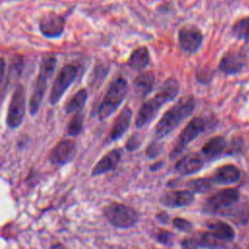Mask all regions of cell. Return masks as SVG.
I'll list each match as a JSON object with an SVG mask.
<instances>
[{
  "label": "cell",
  "instance_id": "6da1fadb",
  "mask_svg": "<svg viewBox=\"0 0 249 249\" xmlns=\"http://www.w3.org/2000/svg\"><path fill=\"white\" fill-rule=\"evenodd\" d=\"M180 84L174 78L166 79L163 84L160 87L157 93L150 99H148L140 107L136 118L135 126L136 128H141L157 116L162 105L167 102L172 101L179 93Z\"/></svg>",
  "mask_w": 249,
  "mask_h": 249
},
{
  "label": "cell",
  "instance_id": "7a4b0ae2",
  "mask_svg": "<svg viewBox=\"0 0 249 249\" xmlns=\"http://www.w3.org/2000/svg\"><path fill=\"white\" fill-rule=\"evenodd\" d=\"M196 109V99L193 95H186L175 102L161 116L155 127L156 140L162 139L173 131L184 120L189 118Z\"/></svg>",
  "mask_w": 249,
  "mask_h": 249
},
{
  "label": "cell",
  "instance_id": "3957f363",
  "mask_svg": "<svg viewBox=\"0 0 249 249\" xmlns=\"http://www.w3.org/2000/svg\"><path fill=\"white\" fill-rule=\"evenodd\" d=\"M128 90L127 81L123 77L115 78L109 85L97 109L99 121H104L114 114L124 100Z\"/></svg>",
  "mask_w": 249,
  "mask_h": 249
},
{
  "label": "cell",
  "instance_id": "277c9868",
  "mask_svg": "<svg viewBox=\"0 0 249 249\" xmlns=\"http://www.w3.org/2000/svg\"><path fill=\"white\" fill-rule=\"evenodd\" d=\"M56 62V57L53 55H47L43 57L40 62L38 76L35 80L33 92L29 99V113L32 116L37 114L41 106L46 92V88L48 86V82L55 69Z\"/></svg>",
  "mask_w": 249,
  "mask_h": 249
},
{
  "label": "cell",
  "instance_id": "5b68a950",
  "mask_svg": "<svg viewBox=\"0 0 249 249\" xmlns=\"http://www.w3.org/2000/svg\"><path fill=\"white\" fill-rule=\"evenodd\" d=\"M209 127V121L204 117H195L183 128L178 138L176 139L173 148L169 154L171 160L178 158L185 148L194 141L198 135L205 132Z\"/></svg>",
  "mask_w": 249,
  "mask_h": 249
},
{
  "label": "cell",
  "instance_id": "8992f818",
  "mask_svg": "<svg viewBox=\"0 0 249 249\" xmlns=\"http://www.w3.org/2000/svg\"><path fill=\"white\" fill-rule=\"evenodd\" d=\"M103 214L111 225L121 229H128L134 227L138 222L137 212L124 204L113 202L107 205Z\"/></svg>",
  "mask_w": 249,
  "mask_h": 249
},
{
  "label": "cell",
  "instance_id": "52a82bcc",
  "mask_svg": "<svg viewBox=\"0 0 249 249\" xmlns=\"http://www.w3.org/2000/svg\"><path fill=\"white\" fill-rule=\"evenodd\" d=\"M78 70L79 69L75 64H66L59 70L51 89L49 97L51 105L53 106L59 102L67 89L76 80Z\"/></svg>",
  "mask_w": 249,
  "mask_h": 249
},
{
  "label": "cell",
  "instance_id": "ba28073f",
  "mask_svg": "<svg viewBox=\"0 0 249 249\" xmlns=\"http://www.w3.org/2000/svg\"><path fill=\"white\" fill-rule=\"evenodd\" d=\"M25 102L24 88L18 84L13 91L7 112L6 124L10 128H18L22 124L25 115Z\"/></svg>",
  "mask_w": 249,
  "mask_h": 249
},
{
  "label": "cell",
  "instance_id": "9c48e42d",
  "mask_svg": "<svg viewBox=\"0 0 249 249\" xmlns=\"http://www.w3.org/2000/svg\"><path fill=\"white\" fill-rule=\"evenodd\" d=\"M66 19L61 14L48 12L39 19V30L41 34L49 39L59 38L65 29Z\"/></svg>",
  "mask_w": 249,
  "mask_h": 249
},
{
  "label": "cell",
  "instance_id": "30bf717a",
  "mask_svg": "<svg viewBox=\"0 0 249 249\" xmlns=\"http://www.w3.org/2000/svg\"><path fill=\"white\" fill-rule=\"evenodd\" d=\"M203 35L196 25H184L178 31V43L180 49L188 53H196L201 47Z\"/></svg>",
  "mask_w": 249,
  "mask_h": 249
},
{
  "label": "cell",
  "instance_id": "8fae6325",
  "mask_svg": "<svg viewBox=\"0 0 249 249\" xmlns=\"http://www.w3.org/2000/svg\"><path fill=\"white\" fill-rule=\"evenodd\" d=\"M76 144L73 140L62 139L57 142L49 153V160L54 165H63L75 156Z\"/></svg>",
  "mask_w": 249,
  "mask_h": 249
},
{
  "label": "cell",
  "instance_id": "7c38bea8",
  "mask_svg": "<svg viewBox=\"0 0 249 249\" xmlns=\"http://www.w3.org/2000/svg\"><path fill=\"white\" fill-rule=\"evenodd\" d=\"M239 198V192L237 189H224L217 192L213 196H209L206 199V206L208 209L217 211L224 208L231 207Z\"/></svg>",
  "mask_w": 249,
  "mask_h": 249
},
{
  "label": "cell",
  "instance_id": "4fadbf2b",
  "mask_svg": "<svg viewBox=\"0 0 249 249\" xmlns=\"http://www.w3.org/2000/svg\"><path fill=\"white\" fill-rule=\"evenodd\" d=\"M245 64L246 56L243 53L229 51L222 56L219 62V69L226 75H234L241 72Z\"/></svg>",
  "mask_w": 249,
  "mask_h": 249
},
{
  "label": "cell",
  "instance_id": "5bb4252c",
  "mask_svg": "<svg viewBox=\"0 0 249 249\" xmlns=\"http://www.w3.org/2000/svg\"><path fill=\"white\" fill-rule=\"evenodd\" d=\"M205 163V159L200 153H190L181 158L175 164V169L181 175H191L198 172Z\"/></svg>",
  "mask_w": 249,
  "mask_h": 249
},
{
  "label": "cell",
  "instance_id": "9a60e30c",
  "mask_svg": "<svg viewBox=\"0 0 249 249\" xmlns=\"http://www.w3.org/2000/svg\"><path fill=\"white\" fill-rule=\"evenodd\" d=\"M194 200V194L187 190L169 191L161 195L160 202L168 208L183 207L191 204Z\"/></svg>",
  "mask_w": 249,
  "mask_h": 249
},
{
  "label": "cell",
  "instance_id": "2e32d148",
  "mask_svg": "<svg viewBox=\"0 0 249 249\" xmlns=\"http://www.w3.org/2000/svg\"><path fill=\"white\" fill-rule=\"evenodd\" d=\"M122 155H123L122 149L116 148L108 152L96 162V164L91 170V176L92 177L99 176L101 174L114 170L118 166L122 159Z\"/></svg>",
  "mask_w": 249,
  "mask_h": 249
},
{
  "label": "cell",
  "instance_id": "e0dca14e",
  "mask_svg": "<svg viewBox=\"0 0 249 249\" xmlns=\"http://www.w3.org/2000/svg\"><path fill=\"white\" fill-rule=\"evenodd\" d=\"M228 143L225 137L215 136L210 138L201 148L200 154L205 159V160H213L223 154H229Z\"/></svg>",
  "mask_w": 249,
  "mask_h": 249
},
{
  "label": "cell",
  "instance_id": "ac0fdd59",
  "mask_svg": "<svg viewBox=\"0 0 249 249\" xmlns=\"http://www.w3.org/2000/svg\"><path fill=\"white\" fill-rule=\"evenodd\" d=\"M240 177L241 172L235 165L225 164L214 171L211 180L217 185H231L236 183Z\"/></svg>",
  "mask_w": 249,
  "mask_h": 249
},
{
  "label": "cell",
  "instance_id": "d6986e66",
  "mask_svg": "<svg viewBox=\"0 0 249 249\" xmlns=\"http://www.w3.org/2000/svg\"><path fill=\"white\" fill-rule=\"evenodd\" d=\"M132 117V111L129 107L125 106L122 109V111L119 113L117 118L115 119V122L112 125V129L109 134V141H116L120 139L124 132L128 129L131 122Z\"/></svg>",
  "mask_w": 249,
  "mask_h": 249
},
{
  "label": "cell",
  "instance_id": "ffe728a7",
  "mask_svg": "<svg viewBox=\"0 0 249 249\" xmlns=\"http://www.w3.org/2000/svg\"><path fill=\"white\" fill-rule=\"evenodd\" d=\"M126 63L129 68L136 71H141L145 69L146 66L150 63L149 50L144 46L134 49L129 54Z\"/></svg>",
  "mask_w": 249,
  "mask_h": 249
},
{
  "label": "cell",
  "instance_id": "44dd1931",
  "mask_svg": "<svg viewBox=\"0 0 249 249\" xmlns=\"http://www.w3.org/2000/svg\"><path fill=\"white\" fill-rule=\"evenodd\" d=\"M207 228L213 235L224 242L231 241L235 236L233 229L223 221H212L207 224Z\"/></svg>",
  "mask_w": 249,
  "mask_h": 249
},
{
  "label": "cell",
  "instance_id": "7402d4cb",
  "mask_svg": "<svg viewBox=\"0 0 249 249\" xmlns=\"http://www.w3.org/2000/svg\"><path fill=\"white\" fill-rule=\"evenodd\" d=\"M134 89L136 93L144 97L151 92L155 85V75L152 72H144L134 79Z\"/></svg>",
  "mask_w": 249,
  "mask_h": 249
},
{
  "label": "cell",
  "instance_id": "603a6c76",
  "mask_svg": "<svg viewBox=\"0 0 249 249\" xmlns=\"http://www.w3.org/2000/svg\"><path fill=\"white\" fill-rule=\"evenodd\" d=\"M88 96H89V93L86 89H81L80 90H78L72 96V98L67 102L65 106V112L67 114H75V113L81 112L86 105Z\"/></svg>",
  "mask_w": 249,
  "mask_h": 249
},
{
  "label": "cell",
  "instance_id": "cb8c5ba5",
  "mask_svg": "<svg viewBox=\"0 0 249 249\" xmlns=\"http://www.w3.org/2000/svg\"><path fill=\"white\" fill-rule=\"evenodd\" d=\"M198 247L206 248V249H226V242L217 238L210 231L201 232L196 238Z\"/></svg>",
  "mask_w": 249,
  "mask_h": 249
},
{
  "label": "cell",
  "instance_id": "d4e9b609",
  "mask_svg": "<svg viewBox=\"0 0 249 249\" xmlns=\"http://www.w3.org/2000/svg\"><path fill=\"white\" fill-rule=\"evenodd\" d=\"M231 34L239 40H249V17L235 21L231 27Z\"/></svg>",
  "mask_w": 249,
  "mask_h": 249
},
{
  "label": "cell",
  "instance_id": "484cf974",
  "mask_svg": "<svg viewBox=\"0 0 249 249\" xmlns=\"http://www.w3.org/2000/svg\"><path fill=\"white\" fill-rule=\"evenodd\" d=\"M84 115L82 112L75 113L67 124V134L69 136H77L83 130Z\"/></svg>",
  "mask_w": 249,
  "mask_h": 249
},
{
  "label": "cell",
  "instance_id": "4316f807",
  "mask_svg": "<svg viewBox=\"0 0 249 249\" xmlns=\"http://www.w3.org/2000/svg\"><path fill=\"white\" fill-rule=\"evenodd\" d=\"M214 184L211 178H196L189 182L190 188L196 193H206L212 188Z\"/></svg>",
  "mask_w": 249,
  "mask_h": 249
},
{
  "label": "cell",
  "instance_id": "83f0119b",
  "mask_svg": "<svg viewBox=\"0 0 249 249\" xmlns=\"http://www.w3.org/2000/svg\"><path fill=\"white\" fill-rule=\"evenodd\" d=\"M172 224L175 229H177L178 231H189L192 230V227H193L191 222H189L186 219L180 218V217H176L175 219H173Z\"/></svg>",
  "mask_w": 249,
  "mask_h": 249
},
{
  "label": "cell",
  "instance_id": "f1b7e54d",
  "mask_svg": "<svg viewBox=\"0 0 249 249\" xmlns=\"http://www.w3.org/2000/svg\"><path fill=\"white\" fill-rule=\"evenodd\" d=\"M155 237L157 238V240L160 243H163V244H170L172 242V237L173 235L171 234V232H169L168 231H164V230H161V231H159Z\"/></svg>",
  "mask_w": 249,
  "mask_h": 249
},
{
  "label": "cell",
  "instance_id": "f546056e",
  "mask_svg": "<svg viewBox=\"0 0 249 249\" xmlns=\"http://www.w3.org/2000/svg\"><path fill=\"white\" fill-rule=\"evenodd\" d=\"M161 147L160 144H158L157 142H153L149 145V147L146 150V154L147 156H149L150 158H154L156 156H158L160 153Z\"/></svg>",
  "mask_w": 249,
  "mask_h": 249
},
{
  "label": "cell",
  "instance_id": "4dcf8cb0",
  "mask_svg": "<svg viewBox=\"0 0 249 249\" xmlns=\"http://www.w3.org/2000/svg\"><path fill=\"white\" fill-rule=\"evenodd\" d=\"M182 247L183 249H196L198 247L196 238H187L184 239L182 242Z\"/></svg>",
  "mask_w": 249,
  "mask_h": 249
},
{
  "label": "cell",
  "instance_id": "1f68e13d",
  "mask_svg": "<svg viewBox=\"0 0 249 249\" xmlns=\"http://www.w3.org/2000/svg\"><path fill=\"white\" fill-rule=\"evenodd\" d=\"M138 146H139V142L136 140V137H135V136L131 137V138L127 141V143H126V149L129 150V151L135 150Z\"/></svg>",
  "mask_w": 249,
  "mask_h": 249
},
{
  "label": "cell",
  "instance_id": "d6a6232c",
  "mask_svg": "<svg viewBox=\"0 0 249 249\" xmlns=\"http://www.w3.org/2000/svg\"><path fill=\"white\" fill-rule=\"evenodd\" d=\"M50 249H66L62 244L60 243H55V244H53Z\"/></svg>",
  "mask_w": 249,
  "mask_h": 249
}]
</instances>
